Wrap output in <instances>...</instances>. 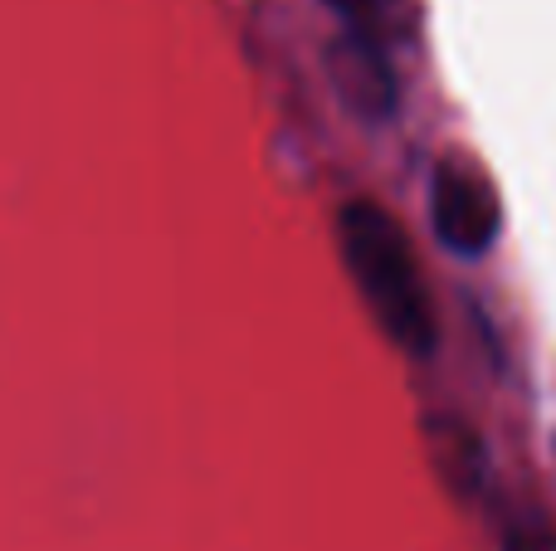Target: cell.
Here are the masks:
<instances>
[{"mask_svg": "<svg viewBox=\"0 0 556 551\" xmlns=\"http://www.w3.org/2000/svg\"><path fill=\"white\" fill-rule=\"evenodd\" d=\"M337 244H342V259L381 332L405 357L430 361L440 322H434V298L420 279V259H415L401 220H391L376 201H346L337 210Z\"/></svg>", "mask_w": 556, "mask_h": 551, "instance_id": "obj_1", "label": "cell"}, {"mask_svg": "<svg viewBox=\"0 0 556 551\" xmlns=\"http://www.w3.org/2000/svg\"><path fill=\"white\" fill-rule=\"evenodd\" d=\"M430 225L444 249L454 254H489L503 230V205L493 181L479 171L473 156L444 152L430 171Z\"/></svg>", "mask_w": 556, "mask_h": 551, "instance_id": "obj_2", "label": "cell"}, {"mask_svg": "<svg viewBox=\"0 0 556 551\" xmlns=\"http://www.w3.org/2000/svg\"><path fill=\"white\" fill-rule=\"evenodd\" d=\"M332 78L337 93L346 98V107L366 117H391L395 113V64H391V44L362 35V29H342L332 39Z\"/></svg>", "mask_w": 556, "mask_h": 551, "instance_id": "obj_3", "label": "cell"}, {"mask_svg": "<svg viewBox=\"0 0 556 551\" xmlns=\"http://www.w3.org/2000/svg\"><path fill=\"white\" fill-rule=\"evenodd\" d=\"M425 445H430V459L440 469V478L464 498V503H479L493 484V464H489V449H483L479 430L469 425L464 415H440L425 420Z\"/></svg>", "mask_w": 556, "mask_h": 551, "instance_id": "obj_4", "label": "cell"}, {"mask_svg": "<svg viewBox=\"0 0 556 551\" xmlns=\"http://www.w3.org/2000/svg\"><path fill=\"white\" fill-rule=\"evenodd\" d=\"M346 29L381 39V44H401L420 25V0H327Z\"/></svg>", "mask_w": 556, "mask_h": 551, "instance_id": "obj_5", "label": "cell"}, {"mask_svg": "<svg viewBox=\"0 0 556 551\" xmlns=\"http://www.w3.org/2000/svg\"><path fill=\"white\" fill-rule=\"evenodd\" d=\"M503 551H556V523L538 503H518L503 513Z\"/></svg>", "mask_w": 556, "mask_h": 551, "instance_id": "obj_6", "label": "cell"}]
</instances>
